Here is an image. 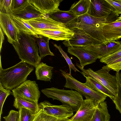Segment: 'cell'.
<instances>
[{
  "label": "cell",
  "instance_id": "6da1fadb",
  "mask_svg": "<svg viewBox=\"0 0 121 121\" xmlns=\"http://www.w3.org/2000/svg\"><path fill=\"white\" fill-rule=\"evenodd\" d=\"M17 42L12 46L21 61L36 67L41 59L38 54V48L35 37L19 30Z\"/></svg>",
  "mask_w": 121,
  "mask_h": 121
},
{
  "label": "cell",
  "instance_id": "7a4b0ae2",
  "mask_svg": "<svg viewBox=\"0 0 121 121\" xmlns=\"http://www.w3.org/2000/svg\"><path fill=\"white\" fill-rule=\"evenodd\" d=\"M108 17H96L86 13L77 16L65 25L68 28L75 27L81 29L102 43L107 41L104 35L103 29L105 24L108 23Z\"/></svg>",
  "mask_w": 121,
  "mask_h": 121
},
{
  "label": "cell",
  "instance_id": "3957f363",
  "mask_svg": "<svg viewBox=\"0 0 121 121\" xmlns=\"http://www.w3.org/2000/svg\"><path fill=\"white\" fill-rule=\"evenodd\" d=\"M1 61L0 55V83L5 88L10 90L27 80L28 76L34 69L32 66L21 61L13 66L4 69Z\"/></svg>",
  "mask_w": 121,
  "mask_h": 121
},
{
  "label": "cell",
  "instance_id": "277c9868",
  "mask_svg": "<svg viewBox=\"0 0 121 121\" xmlns=\"http://www.w3.org/2000/svg\"><path fill=\"white\" fill-rule=\"evenodd\" d=\"M41 91L48 98L59 100L63 104L69 107L74 112L78 110L83 100L81 94L72 89L67 90L52 87L43 89Z\"/></svg>",
  "mask_w": 121,
  "mask_h": 121
},
{
  "label": "cell",
  "instance_id": "5b68a950",
  "mask_svg": "<svg viewBox=\"0 0 121 121\" xmlns=\"http://www.w3.org/2000/svg\"><path fill=\"white\" fill-rule=\"evenodd\" d=\"M61 73L65 79L66 82L64 87L77 91L86 99H91L97 104L103 102L108 97L102 93L94 91L74 78L71 73L60 69Z\"/></svg>",
  "mask_w": 121,
  "mask_h": 121
},
{
  "label": "cell",
  "instance_id": "8992f818",
  "mask_svg": "<svg viewBox=\"0 0 121 121\" xmlns=\"http://www.w3.org/2000/svg\"><path fill=\"white\" fill-rule=\"evenodd\" d=\"M76 65L84 76L92 77L108 89L115 96L117 91V82L116 76L109 73L111 69L107 65L103 66L100 69L94 71L90 68L87 69L82 68L79 64Z\"/></svg>",
  "mask_w": 121,
  "mask_h": 121
},
{
  "label": "cell",
  "instance_id": "52a82bcc",
  "mask_svg": "<svg viewBox=\"0 0 121 121\" xmlns=\"http://www.w3.org/2000/svg\"><path fill=\"white\" fill-rule=\"evenodd\" d=\"M12 91L14 98L30 102L38 103L40 96L38 85L35 81L27 80Z\"/></svg>",
  "mask_w": 121,
  "mask_h": 121
},
{
  "label": "cell",
  "instance_id": "ba28073f",
  "mask_svg": "<svg viewBox=\"0 0 121 121\" xmlns=\"http://www.w3.org/2000/svg\"><path fill=\"white\" fill-rule=\"evenodd\" d=\"M82 47L97 59H100L121 49V44L118 41H107L97 44Z\"/></svg>",
  "mask_w": 121,
  "mask_h": 121
},
{
  "label": "cell",
  "instance_id": "9c48e42d",
  "mask_svg": "<svg viewBox=\"0 0 121 121\" xmlns=\"http://www.w3.org/2000/svg\"><path fill=\"white\" fill-rule=\"evenodd\" d=\"M68 28L73 32L74 35L70 39L63 42L65 46L82 47L102 43L81 29L75 27Z\"/></svg>",
  "mask_w": 121,
  "mask_h": 121
},
{
  "label": "cell",
  "instance_id": "30bf717a",
  "mask_svg": "<svg viewBox=\"0 0 121 121\" xmlns=\"http://www.w3.org/2000/svg\"><path fill=\"white\" fill-rule=\"evenodd\" d=\"M38 104L39 108L42 110L46 114L59 120L69 118L73 115V110L66 105H53L47 101L41 102Z\"/></svg>",
  "mask_w": 121,
  "mask_h": 121
},
{
  "label": "cell",
  "instance_id": "8fae6325",
  "mask_svg": "<svg viewBox=\"0 0 121 121\" xmlns=\"http://www.w3.org/2000/svg\"><path fill=\"white\" fill-rule=\"evenodd\" d=\"M23 20L33 27L36 29L58 30L69 29L65 24L54 20L50 17L48 14L45 17L27 20Z\"/></svg>",
  "mask_w": 121,
  "mask_h": 121
},
{
  "label": "cell",
  "instance_id": "7c38bea8",
  "mask_svg": "<svg viewBox=\"0 0 121 121\" xmlns=\"http://www.w3.org/2000/svg\"><path fill=\"white\" fill-rule=\"evenodd\" d=\"M99 104L90 99L83 100L76 114L69 119L70 121H89L92 117Z\"/></svg>",
  "mask_w": 121,
  "mask_h": 121
},
{
  "label": "cell",
  "instance_id": "4fadbf2b",
  "mask_svg": "<svg viewBox=\"0 0 121 121\" xmlns=\"http://www.w3.org/2000/svg\"><path fill=\"white\" fill-rule=\"evenodd\" d=\"M0 26L8 42L12 45L16 42L19 30L13 25L10 15L0 13Z\"/></svg>",
  "mask_w": 121,
  "mask_h": 121
},
{
  "label": "cell",
  "instance_id": "5bb4252c",
  "mask_svg": "<svg viewBox=\"0 0 121 121\" xmlns=\"http://www.w3.org/2000/svg\"><path fill=\"white\" fill-rule=\"evenodd\" d=\"M88 11L89 15L96 17H108L112 13V9L105 0H90Z\"/></svg>",
  "mask_w": 121,
  "mask_h": 121
},
{
  "label": "cell",
  "instance_id": "9a60e30c",
  "mask_svg": "<svg viewBox=\"0 0 121 121\" xmlns=\"http://www.w3.org/2000/svg\"><path fill=\"white\" fill-rule=\"evenodd\" d=\"M67 52L79 60L81 66L83 68L87 65L95 62L97 59L82 47H69Z\"/></svg>",
  "mask_w": 121,
  "mask_h": 121
},
{
  "label": "cell",
  "instance_id": "2e32d148",
  "mask_svg": "<svg viewBox=\"0 0 121 121\" xmlns=\"http://www.w3.org/2000/svg\"><path fill=\"white\" fill-rule=\"evenodd\" d=\"M63 0H29L30 3L42 13L48 14L60 9L58 7Z\"/></svg>",
  "mask_w": 121,
  "mask_h": 121
},
{
  "label": "cell",
  "instance_id": "e0dca14e",
  "mask_svg": "<svg viewBox=\"0 0 121 121\" xmlns=\"http://www.w3.org/2000/svg\"><path fill=\"white\" fill-rule=\"evenodd\" d=\"M103 32L106 41H117L121 38V21H115L106 23Z\"/></svg>",
  "mask_w": 121,
  "mask_h": 121
},
{
  "label": "cell",
  "instance_id": "ac0fdd59",
  "mask_svg": "<svg viewBox=\"0 0 121 121\" xmlns=\"http://www.w3.org/2000/svg\"><path fill=\"white\" fill-rule=\"evenodd\" d=\"M47 14L43 13L30 2L22 10L13 12L10 15L25 20L46 17Z\"/></svg>",
  "mask_w": 121,
  "mask_h": 121
},
{
  "label": "cell",
  "instance_id": "d6986e66",
  "mask_svg": "<svg viewBox=\"0 0 121 121\" xmlns=\"http://www.w3.org/2000/svg\"><path fill=\"white\" fill-rule=\"evenodd\" d=\"M39 35L56 41L66 40L70 39L74 35L73 32L69 30H43L36 29Z\"/></svg>",
  "mask_w": 121,
  "mask_h": 121
},
{
  "label": "cell",
  "instance_id": "ffe728a7",
  "mask_svg": "<svg viewBox=\"0 0 121 121\" xmlns=\"http://www.w3.org/2000/svg\"><path fill=\"white\" fill-rule=\"evenodd\" d=\"M53 68L49 66L46 63L40 62L35 67V73L37 79L45 81L51 82Z\"/></svg>",
  "mask_w": 121,
  "mask_h": 121
},
{
  "label": "cell",
  "instance_id": "44dd1931",
  "mask_svg": "<svg viewBox=\"0 0 121 121\" xmlns=\"http://www.w3.org/2000/svg\"><path fill=\"white\" fill-rule=\"evenodd\" d=\"M110 118L107 102L104 101L99 103L92 117L89 121H110Z\"/></svg>",
  "mask_w": 121,
  "mask_h": 121
},
{
  "label": "cell",
  "instance_id": "7402d4cb",
  "mask_svg": "<svg viewBox=\"0 0 121 121\" xmlns=\"http://www.w3.org/2000/svg\"><path fill=\"white\" fill-rule=\"evenodd\" d=\"M86 79L84 83L85 85L90 89L98 92L104 94L112 100L114 96L106 88L93 78L84 75Z\"/></svg>",
  "mask_w": 121,
  "mask_h": 121
},
{
  "label": "cell",
  "instance_id": "603a6c76",
  "mask_svg": "<svg viewBox=\"0 0 121 121\" xmlns=\"http://www.w3.org/2000/svg\"><path fill=\"white\" fill-rule=\"evenodd\" d=\"M35 37L39 46V53L41 59L48 55L54 56L49 48V41L50 39L48 38L41 35H38Z\"/></svg>",
  "mask_w": 121,
  "mask_h": 121
},
{
  "label": "cell",
  "instance_id": "cb8c5ba5",
  "mask_svg": "<svg viewBox=\"0 0 121 121\" xmlns=\"http://www.w3.org/2000/svg\"><path fill=\"white\" fill-rule=\"evenodd\" d=\"M11 16L13 23L18 30L36 37L39 35V32L22 19L18 17Z\"/></svg>",
  "mask_w": 121,
  "mask_h": 121
},
{
  "label": "cell",
  "instance_id": "d4e9b609",
  "mask_svg": "<svg viewBox=\"0 0 121 121\" xmlns=\"http://www.w3.org/2000/svg\"><path fill=\"white\" fill-rule=\"evenodd\" d=\"M48 15L54 20L65 24L70 22L77 17L69 10L63 11L59 10Z\"/></svg>",
  "mask_w": 121,
  "mask_h": 121
},
{
  "label": "cell",
  "instance_id": "484cf974",
  "mask_svg": "<svg viewBox=\"0 0 121 121\" xmlns=\"http://www.w3.org/2000/svg\"><path fill=\"white\" fill-rule=\"evenodd\" d=\"M90 2V0H80L73 4L69 10L76 16L82 15L87 12Z\"/></svg>",
  "mask_w": 121,
  "mask_h": 121
},
{
  "label": "cell",
  "instance_id": "4316f807",
  "mask_svg": "<svg viewBox=\"0 0 121 121\" xmlns=\"http://www.w3.org/2000/svg\"><path fill=\"white\" fill-rule=\"evenodd\" d=\"M13 105L17 109L21 107L28 109L35 114L39 109L38 103L29 101L19 98H15Z\"/></svg>",
  "mask_w": 121,
  "mask_h": 121
},
{
  "label": "cell",
  "instance_id": "83f0119b",
  "mask_svg": "<svg viewBox=\"0 0 121 121\" xmlns=\"http://www.w3.org/2000/svg\"><path fill=\"white\" fill-rule=\"evenodd\" d=\"M115 76L117 79V91L112 101L115 105L116 108L121 114V72H116Z\"/></svg>",
  "mask_w": 121,
  "mask_h": 121
},
{
  "label": "cell",
  "instance_id": "f1b7e54d",
  "mask_svg": "<svg viewBox=\"0 0 121 121\" xmlns=\"http://www.w3.org/2000/svg\"><path fill=\"white\" fill-rule=\"evenodd\" d=\"M18 121H33L36 114L30 110L22 107L18 109Z\"/></svg>",
  "mask_w": 121,
  "mask_h": 121
},
{
  "label": "cell",
  "instance_id": "f546056e",
  "mask_svg": "<svg viewBox=\"0 0 121 121\" xmlns=\"http://www.w3.org/2000/svg\"><path fill=\"white\" fill-rule=\"evenodd\" d=\"M59 120L56 118L47 114L42 110L39 108L33 121H58Z\"/></svg>",
  "mask_w": 121,
  "mask_h": 121
},
{
  "label": "cell",
  "instance_id": "4dcf8cb0",
  "mask_svg": "<svg viewBox=\"0 0 121 121\" xmlns=\"http://www.w3.org/2000/svg\"><path fill=\"white\" fill-rule=\"evenodd\" d=\"M121 57V48L114 52L101 58L100 61L108 65Z\"/></svg>",
  "mask_w": 121,
  "mask_h": 121
},
{
  "label": "cell",
  "instance_id": "1f68e13d",
  "mask_svg": "<svg viewBox=\"0 0 121 121\" xmlns=\"http://www.w3.org/2000/svg\"><path fill=\"white\" fill-rule=\"evenodd\" d=\"M12 0H0V13L11 15L13 12L12 3Z\"/></svg>",
  "mask_w": 121,
  "mask_h": 121
},
{
  "label": "cell",
  "instance_id": "d6a6232c",
  "mask_svg": "<svg viewBox=\"0 0 121 121\" xmlns=\"http://www.w3.org/2000/svg\"><path fill=\"white\" fill-rule=\"evenodd\" d=\"M11 93L10 90L5 88L0 83V121L4 103L7 98Z\"/></svg>",
  "mask_w": 121,
  "mask_h": 121
},
{
  "label": "cell",
  "instance_id": "836d02e7",
  "mask_svg": "<svg viewBox=\"0 0 121 121\" xmlns=\"http://www.w3.org/2000/svg\"><path fill=\"white\" fill-rule=\"evenodd\" d=\"M29 0H12V7L13 12L22 10L30 3Z\"/></svg>",
  "mask_w": 121,
  "mask_h": 121
},
{
  "label": "cell",
  "instance_id": "e575fe53",
  "mask_svg": "<svg viewBox=\"0 0 121 121\" xmlns=\"http://www.w3.org/2000/svg\"><path fill=\"white\" fill-rule=\"evenodd\" d=\"M54 46L59 50L64 57L69 65V73H71L72 69L75 72L77 71L81 72L72 63L71 59L67 55V53L64 52L62 49L61 46H58L56 44H54Z\"/></svg>",
  "mask_w": 121,
  "mask_h": 121
},
{
  "label": "cell",
  "instance_id": "d590c367",
  "mask_svg": "<svg viewBox=\"0 0 121 121\" xmlns=\"http://www.w3.org/2000/svg\"><path fill=\"white\" fill-rule=\"evenodd\" d=\"M112 9V12L117 16L121 14V0H105Z\"/></svg>",
  "mask_w": 121,
  "mask_h": 121
},
{
  "label": "cell",
  "instance_id": "8d00e7d4",
  "mask_svg": "<svg viewBox=\"0 0 121 121\" xmlns=\"http://www.w3.org/2000/svg\"><path fill=\"white\" fill-rule=\"evenodd\" d=\"M19 117V112L11 110L7 116L3 117L4 121H18Z\"/></svg>",
  "mask_w": 121,
  "mask_h": 121
},
{
  "label": "cell",
  "instance_id": "74e56055",
  "mask_svg": "<svg viewBox=\"0 0 121 121\" xmlns=\"http://www.w3.org/2000/svg\"><path fill=\"white\" fill-rule=\"evenodd\" d=\"M107 65L111 69L116 72L119 71L121 70V57Z\"/></svg>",
  "mask_w": 121,
  "mask_h": 121
},
{
  "label": "cell",
  "instance_id": "f35d334b",
  "mask_svg": "<svg viewBox=\"0 0 121 121\" xmlns=\"http://www.w3.org/2000/svg\"><path fill=\"white\" fill-rule=\"evenodd\" d=\"M0 52L2 48V45L4 40V35L3 32L0 27Z\"/></svg>",
  "mask_w": 121,
  "mask_h": 121
},
{
  "label": "cell",
  "instance_id": "ab89813d",
  "mask_svg": "<svg viewBox=\"0 0 121 121\" xmlns=\"http://www.w3.org/2000/svg\"><path fill=\"white\" fill-rule=\"evenodd\" d=\"M58 121H70L69 118H66L59 120Z\"/></svg>",
  "mask_w": 121,
  "mask_h": 121
},
{
  "label": "cell",
  "instance_id": "60d3db41",
  "mask_svg": "<svg viewBox=\"0 0 121 121\" xmlns=\"http://www.w3.org/2000/svg\"><path fill=\"white\" fill-rule=\"evenodd\" d=\"M116 21H121V15L117 18Z\"/></svg>",
  "mask_w": 121,
  "mask_h": 121
},
{
  "label": "cell",
  "instance_id": "b9f144b4",
  "mask_svg": "<svg viewBox=\"0 0 121 121\" xmlns=\"http://www.w3.org/2000/svg\"><path fill=\"white\" fill-rule=\"evenodd\" d=\"M120 42L121 44V41H120Z\"/></svg>",
  "mask_w": 121,
  "mask_h": 121
}]
</instances>
